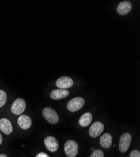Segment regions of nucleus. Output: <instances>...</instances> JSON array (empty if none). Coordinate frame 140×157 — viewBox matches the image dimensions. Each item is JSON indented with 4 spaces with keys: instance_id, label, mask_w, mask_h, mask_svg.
Instances as JSON below:
<instances>
[{
    "instance_id": "nucleus-21",
    "label": "nucleus",
    "mask_w": 140,
    "mask_h": 157,
    "mask_svg": "<svg viewBox=\"0 0 140 157\" xmlns=\"http://www.w3.org/2000/svg\"><path fill=\"white\" fill-rule=\"evenodd\" d=\"M92 150H93V151H94V150H94V148H92Z\"/></svg>"
},
{
    "instance_id": "nucleus-4",
    "label": "nucleus",
    "mask_w": 140,
    "mask_h": 157,
    "mask_svg": "<svg viewBox=\"0 0 140 157\" xmlns=\"http://www.w3.org/2000/svg\"><path fill=\"white\" fill-rule=\"evenodd\" d=\"M27 104L25 100L21 98L17 99L12 104L11 109L12 113L16 115H20L26 109Z\"/></svg>"
},
{
    "instance_id": "nucleus-8",
    "label": "nucleus",
    "mask_w": 140,
    "mask_h": 157,
    "mask_svg": "<svg viewBox=\"0 0 140 157\" xmlns=\"http://www.w3.org/2000/svg\"><path fill=\"white\" fill-rule=\"evenodd\" d=\"M46 148L51 152H55L59 148V143L57 139L53 136H47L45 140Z\"/></svg>"
},
{
    "instance_id": "nucleus-9",
    "label": "nucleus",
    "mask_w": 140,
    "mask_h": 157,
    "mask_svg": "<svg viewBox=\"0 0 140 157\" xmlns=\"http://www.w3.org/2000/svg\"><path fill=\"white\" fill-rule=\"evenodd\" d=\"M132 9V4L128 1H124L120 3L117 7V12L120 15L128 14Z\"/></svg>"
},
{
    "instance_id": "nucleus-1",
    "label": "nucleus",
    "mask_w": 140,
    "mask_h": 157,
    "mask_svg": "<svg viewBox=\"0 0 140 157\" xmlns=\"http://www.w3.org/2000/svg\"><path fill=\"white\" fill-rule=\"evenodd\" d=\"M44 118L51 124H56L59 121V116L56 111L51 108H45L42 111Z\"/></svg>"
},
{
    "instance_id": "nucleus-19",
    "label": "nucleus",
    "mask_w": 140,
    "mask_h": 157,
    "mask_svg": "<svg viewBox=\"0 0 140 157\" xmlns=\"http://www.w3.org/2000/svg\"><path fill=\"white\" fill-rule=\"evenodd\" d=\"M2 142H3V136H2V134H1V133H0V145H2Z\"/></svg>"
},
{
    "instance_id": "nucleus-17",
    "label": "nucleus",
    "mask_w": 140,
    "mask_h": 157,
    "mask_svg": "<svg viewBox=\"0 0 140 157\" xmlns=\"http://www.w3.org/2000/svg\"><path fill=\"white\" fill-rule=\"evenodd\" d=\"M129 157H140V153L138 150H133L130 154Z\"/></svg>"
},
{
    "instance_id": "nucleus-6",
    "label": "nucleus",
    "mask_w": 140,
    "mask_h": 157,
    "mask_svg": "<svg viewBox=\"0 0 140 157\" xmlns=\"http://www.w3.org/2000/svg\"><path fill=\"white\" fill-rule=\"evenodd\" d=\"M104 129V126L100 121H96L89 128V133L92 138H96L99 136L103 132Z\"/></svg>"
},
{
    "instance_id": "nucleus-14",
    "label": "nucleus",
    "mask_w": 140,
    "mask_h": 157,
    "mask_svg": "<svg viewBox=\"0 0 140 157\" xmlns=\"http://www.w3.org/2000/svg\"><path fill=\"white\" fill-rule=\"evenodd\" d=\"M93 121V115L91 113H84L79 119V123L82 127H87Z\"/></svg>"
},
{
    "instance_id": "nucleus-10",
    "label": "nucleus",
    "mask_w": 140,
    "mask_h": 157,
    "mask_svg": "<svg viewBox=\"0 0 140 157\" xmlns=\"http://www.w3.org/2000/svg\"><path fill=\"white\" fill-rule=\"evenodd\" d=\"M18 124L21 129L24 130L28 129L31 127L32 124L31 117L27 115H21L18 119Z\"/></svg>"
},
{
    "instance_id": "nucleus-3",
    "label": "nucleus",
    "mask_w": 140,
    "mask_h": 157,
    "mask_svg": "<svg viewBox=\"0 0 140 157\" xmlns=\"http://www.w3.org/2000/svg\"><path fill=\"white\" fill-rule=\"evenodd\" d=\"M64 151L68 157H75L79 151L78 143L74 140L67 141L64 145Z\"/></svg>"
},
{
    "instance_id": "nucleus-11",
    "label": "nucleus",
    "mask_w": 140,
    "mask_h": 157,
    "mask_svg": "<svg viewBox=\"0 0 140 157\" xmlns=\"http://www.w3.org/2000/svg\"><path fill=\"white\" fill-rule=\"evenodd\" d=\"M0 130L5 135H9L13 132L12 124L6 118L0 119Z\"/></svg>"
},
{
    "instance_id": "nucleus-20",
    "label": "nucleus",
    "mask_w": 140,
    "mask_h": 157,
    "mask_svg": "<svg viewBox=\"0 0 140 157\" xmlns=\"http://www.w3.org/2000/svg\"><path fill=\"white\" fill-rule=\"evenodd\" d=\"M0 157H7L5 154H1L0 155Z\"/></svg>"
},
{
    "instance_id": "nucleus-13",
    "label": "nucleus",
    "mask_w": 140,
    "mask_h": 157,
    "mask_svg": "<svg viewBox=\"0 0 140 157\" xmlns=\"http://www.w3.org/2000/svg\"><path fill=\"white\" fill-rule=\"evenodd\" d=\"M112 138L109 133H105L100 138V144L104 148L108 149L111 147Z\"/></svg>"
},
{
    "instance_id": "nucleus-12",
    "label": "nucleus",
    "mask_w": 140,
    "mask_h": 157,
    "mask_svg": "<svg viewBox=\"0 0 140 157\" xmlns=\"http://www.w3.org/2000/svg\"><path fill=\"white\" fill-rule=\"evenodd\" d=\"M69 95V91L67 89H58L52 90L50 93V97L55 100H59L65 98Z\"/></svg>"
},
{
    "instance_id": "nucleus-15",
    "label": "nucleus",
    "mask_w": 140,
    "mask_h": 157,
    "mask_svg": "<svg viewBox=\"0 0 140 157\" xmlns=\"http://www.w3.org/2000/svg\"><path fill=\"white\" fill-rule=\"evenodd\" d=\"M7 100L6 93L3 90L0 89V108H2L5 106Z\"/></svg>"
},
{
    "instance_id": "nucleus-2",
    "label": "nucleus",
    "mask_w": 140,
    "mask_h": 157,
    "mask_svg": "<svg viewBox=\"0 0 140 157\" xmlns=\"http://www.w3.org/2000/svg\"><path fill=\"white\" fill-rule=\"evenodd\" d=\"M85 101L83 98L76 97L72 99L67 104V109L70 112H75L80 110L84 105Z\"/></svg>"
},
{
    "instance_id": "nucleus-5",
    "label": "nucleus",
    "mask_w": 140,
    "mask_h": 157,
    "mask_svg": "<svg viewBox=\"0 0 140 157\" xmlns=\"http://www.w3.org/2000/svg\"><path fill=\"white\" fill-rule=\"evenodd\" d=\"M131 135L128 133H124L120 138L119 143V149L121 153H125L129 149L131 142Z\"/></svg>"
},
{
    "instance_id": "nucleus-7",
    "label": "nucleus",
    "mask_w": 140,
    "mask_h": 157,
    "mask_svg": "<svg viewBox=\"0 0 140 157\" xmlns=\"http://www.w3.org/2000/svg\"><path fill=\"white\" fill-rule=\"evenodd\" d=\"M74 84L72 78L68 76H62L59 78L56 81V86L59 89H67L70 88Z\"/></svg>"
},
{
    "instance_id": "nucleus-16",
    "label": "nucleus",
    "mask_w": 140,
    "mask_h": 157,
    "mask_svg": "<svg viewBox=\"0 0 140 157\" xmlns=\"http://www.w3.org/2000/svg\"><path fill=\"white\" fill-rule=\"evenodd\" d=\"M91 157H104V153L101 150H96L92 153Z\"/></svg>"
},
{
    "instance_id": "nucleus-18",
    "label": "nucleus",
    "mask_w": 140,
    "mask_h": 157,
    "mask_svg": "<svg viewBox=\"0 0 140 157\" xmlns=\"http://www.w3.org/2000/svg\"><path fill=\"white\" fill-rule=\"evenodd\" d=\"M36 157H50V156L47 153H44V152H41V153H39V154L36 155Z\"/></svg>"
}]
</instances>
